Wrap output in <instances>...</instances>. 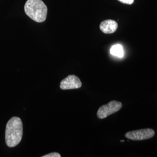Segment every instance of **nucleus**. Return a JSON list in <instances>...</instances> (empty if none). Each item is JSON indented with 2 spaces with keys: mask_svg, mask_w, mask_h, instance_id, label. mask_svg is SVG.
Instances as JSON below:
<instances>
[{
  "mask_svg": "<svg viewBox=\"0 0 157 157\" xmlns=\"http://www.w3.org/2000/svg\"><path fill=\"white\" fill-rule=\"evenodd\" d=\"M23 136V124L21 119L18 117H12L6 126V142L9 147L17 146L22 140Z\"/></svg>",
  "mask_w": 157,
  "mask_h": 157,
  "instance_id": "obj_1",
  "label": "nucleus"
},
{
  "mask_svg": "<svg viewBox=\"0 0 157 157\" xmlns=\"http://www.w3.org/2000/svg\"><path fill=\"white\" fill-rule=\"evenodd\" d=\"M25 12L36 22H43L47 18V7L42 0H28L25 5Z\"/></svg>",
  "mask_w": 157,
  "mask_h": 157,
  "instance_id": "obj_2",
  "label": "nucleus"
},
{
  "mask_svg": "<svg viewBox=\"0 0 157 157\" xmlns=\"http://www.w3.org/2000/svg\"><path fill=\"white\" fill-rule=\"evenodd\" d=\"M122 102L117 101H110L107 104L99 108L97 113V117L100 119L107 118L109 115L118 112L122 108Z\"/></svg>",
  "mask_w": 157,
  "mask_h": 157,
  "instance_id": "obj_3",
  "label": "nucleus"
},
{
  "mask_svg": "<svg viewBox=\"0 0 157 157\" xmlns=\"http://www.w3.org/2000/svg\"><path fill=\"white\" fill-rule=\"evenodd\" d=\"M155 135V132L153 129H140L127 132L124 136L129 140L134 141H141L147 140L153 137Z\"/></svg>",
  "mask_w": 157,
  "mask_h": 157,
  "instance_id": "obj_4",
  "label": "nucleus"
},
{
  "mask_svg": "<svg viewBox=\"0 0 157 157\" xmlns=\"http://www.w3.org/2000/svg\"><path fill=\"white\" fill-rule=\"evenodd\" d=\"M82 83L78 77L75 75H69L63 78L60 83V88L62 90L76 89L82 87Z\"/></svg>",
  "mask_w": 157,
  "mask_h": 157,
  "instance_id": "obj_5",
  "label": "nucleus"
},
{
  "mask_svg": "<svg viewBox=\"0 0 157 157\" xmlns=\"http://www.w3.org/2000/svg\"><path fill=\"white\" fill-rule=\"evenodd\" d=\"M117 22L112 19H107L100 23V29L104 33L112 34L116 32L118 29Z\"/></svg>",
  "mask_w": 157,
  "mask_h": 157,
  "instance_id": "obj_6",
  "label": "nucleus"
},
{
  "mask_svg": "<svg viewBox=\"0 0 157 157\" xmlns=\"http://www.w3.org/2000/svg\"><path fill=\"white\" fill-rule=\"evenodd\" d=\"M110 53L113 56L122 58L124 56V49L122 46L120 44L113 45L110 49Z\"/></svg>",
  "mask_w": 157,
  "mask_h": 157,
  "instance_id": "obj_7",
  "label": "nucleus"
},
{
  "mask_svg": "<svg viewBox=\"0 0 157 157\" xmlns=\"http://www.w3.org/2000/svg\"><path fill=\"white\" fill-rule=\"evenodd\" d=\"M42 157H61V155L58 152H51L48 154L43 155Z\"/></svg>",
  "mask_w": 157,
  "mask_h": 157,
  "instance_id": "obj_8",
  "label": "nucleus"
},
{
  "mask_svg": "<svg viewBox=\"0 0 157 157\" xmlns=\"http://www.w3.org/2000/svg\"><path fill=\"white\" fill-rule=\"evenodd\" d=\"M119 2L123 3V4H126L128 5H131L134 2L135 0H118Z\"/></svg>",
  "mask_w": 157,
  "mask_h": 157,
  "instance_id": "obj_9",
  "label": "nucleus"
}]
</instances>
